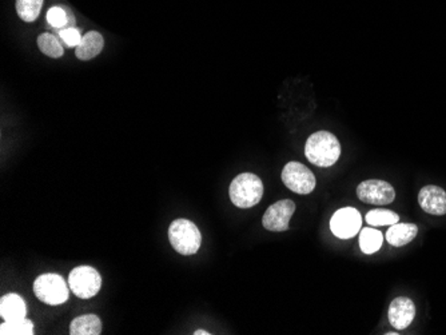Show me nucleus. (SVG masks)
Here are the masks:
<instances>
[{
    "instance_id": "obj_23",
    "label": "nucleus",
    "mask_w": 446,
    "mask_h": 335,
    "mask_svg": "<svg viewBox=\"0 0 446 335\" xmlns=\"http://www.w3.org/2000/svg\"><path fill=\"white\" fill-rule=\"evenodd\" d=\"M195 335H210L212 333H207V332H205V330H196L195 333H194Z\"/></svg>"
},
{
    "instance_id": "obj_6",
    "label": "nucleus",
    "mask_w": 446,
    "mask_h": 335,
    "mask_svg": "<svg viewBox=\"0 0 446 335\" xmlns=\"http://www.w3.org/2000/svg\"><path fill=\"white\" fill-rule=\"evenodd\" d=\"M282 182L299 195H307L316 189L314 174L299 162H289L282 170Z\"/></svg>"
},
{
    "instance_id": "obj_12",
    "label": "nucleus",
    "mask_w": 446,
    "mask_h": 335,
    "mask_svg": "<svg viewBox=\"0 0 446 335\" xmlns=\"http://www.w3.org/2000/svg\"><path fill=\"white\" fill-rule=\"evenodd\" d=\"M105 47V39L102 34L97 31H90L82 38V42L75 50V55L79 61H91L98 57Z\"/></svg>"
},
{
    "instance_id": "obj_20",
    "label": "nucleus",
    "mask_w": 446,
    "mask_h": 335,
    "mask_svg": "<svg viewBox=\"0 0 446 335\" xmlns=\"http://www.w3.org/2000/svg\"><path fill=\"white\" fill-rule=\"evenodd\" d=\"M400 216L390 210H372L366 215V222L370 226H392L398 223Z\"/></svg>"
},
{
    "instance_id": "obj_7",
    "label": "nucleus",
    "mask_w": 446,
    "mask_h": 335,
    "mask_svg": "<svg viewBox=\"0 0 446 335\" xmlns=\"http://www.w3.org/2000/svg\"><path fill=\"white\" fill-rule=\"evenodd\" d=\"M360 211L354 207H343L334 212L330 219V230L341 239H350L361 230Z\"/></svg>"
},
{
    "instance_id": "obj_3",
    "label": "nucleus",
    "mask_w": 446,
    "mask_h": 335,
    "mask_svg": "<svg viewBox=\"0 0 446 335\" xmlns=\"http://www.w3.org/2000/svg\"><path fill=\"white\" fill-rule=\"evenodd\" d=\"M169 239L174 250L181 255H194L196 254L201 243V231L189 219H176L169 227Z\"/></svg>"
},
{
    "instance_id": "obj_21",
    "label": "nucleus",
    "mask_w": 446,
    "mask_h": 335,
    "mask_svg": "<svg viewBox=\"0 0 446 335\" xmlns=\"http://www.w3.org/2000/svg\"><path fill=\"white\" fill-rule=\"evenodd\" d=\"M47 21L54 28L64 30L68 24V10L59 6L51 7L47 12Z\"/></svg>"
},
{
    "instance_id": "obj_10",
    "label": "nucleus",
    "mask_w": 446,
    "mask_h": 335,
    "mask_svg": "<svg viewBox=\"0 0 446 335\" xmlns=\"http://www.w3.org/2000/svg\"><path fill=\"white\" fill-rule=\"evenodd\" d=\"M416 316V306L406 296L396 298L389 306V321L397 330H404Z\"/></svg>"
},
{
    "instance_id": "obj_22",
    "label": "nucleus",
    "mask_w": 446,
    "mask_h": 335,
    "mask_svg": "<svg viewBox=\"0 0 446 335\" xmlns=\"http://www.w3.org/2000/svg\"><path fill=\"white\" fill-rule=\"evenodd\" d=\"M59 37L65 43L67 47H78L79 43L82 42V38H83L81 31L77 27H70V28L61 30Z\"/></svg>"
},
{
    "instance_id": "obj_4",
    "label": "nucleus",
    "mask_w": 446,
    "mask_h": 335,
    "mask_svg": "<svg viewBox=\"0 0 446 335\" xmlns=\"http://www.w3.org/2000/svg\"><path fill=\"white\" fill-rule=\"evenodd\" d=\"M34 293L39 301L50 306H59L68 301L70 290L63 276L58 274H42L34 282Z\"/></svg>"
},
{
    "instance_id": "obj_2",
    "label": "nucleus",
    "mask_w": 446,
    "mask_h": 335,
    "mask_svg": "<svg viewBox=\"0 0 446 335\" xmlns=\"http://www.w3.org/2000/svg\"><path fill=\"white\" fill-rule=\"evenodd\" d=\"M229 195L234 206L239 209L254 207L263 196V183L255 174H239L230 185Z\"/></svg>"
},
{
    "instance_id": "obj_14",
    "label": "nucleus",
    "mask_w": 446,
    "mask_h": 335,
    "mask_svg": "<svg viewBox=\"0 0 446 335\" xmlns=\"http://www.w3.org/2000/svg\"><path fill=\"white\" fill-rule=\"evenodd\" d=\"M417 232L418 227L413 223H396L386 232V241L394 247H403L417 236Z\"/></svg>"
},
{
    "instance_id": "obj_15",
    "label": "nucleus",
    "mask_w": 446,
    "mask_h": 335,
    "mask_svg": "<svg viewBox=\"0 0 446 335\" xmlns=\"http://www.w3.org/2000/svg\"><path fill=\"white\" fill-rule=\"evenodd\" d=\"M102 333V322L95 314L81 315L70 325L71 335H99Z\"/></svg>"
},
{
    "instance_id": "obj_19",
    "label": "nucleus",
    "mask_w": 446,
    "mask_h": 335,
    "mask_svg": "<svg viewBox=\"0 0 446 335\" xmlns=\"http://www.w3.org/2000/svg\"><path fill=\"white\" fill-rule=\"evenodd\" d=\"M1 335H32L34 334V325L31 321L21 318L15 321H4L0 326Z\"/></svg>"
},
{
    "instance_id": "obj_5",
    "label": "nucleus",
    "mask_w": 446,
    "mask_h": 335,
    "mask_svg": "<svg viewBox=\"0 0 446 335\" xmlns=\"http://www.w3.org/2000/svg\"><path fill=\"white\" fill-rule=\"evenodd\" d=\"M68 285L72 293L81 299L94 298L102 287V276L91 266H78L68 275Z\"/></svg>"
},
{
    "instance_id": "obj_18",
    "label": "nucleus",
    "mask_w": 446,
    "mask_h": 335,
    "mask_svg": "<svg viewBox=\"0 0 446 335\" xmlns=\"http://www.w3.org/2000/svg\"><path fill=\"white\" fill-rule=\"evenodd\" d=\"M44 0H17V12L21 21L31 23L38 19Z\"/></svg>"
},
{
    "instance_id": "obj_1",
    "label": "nucleus",
    "mask_w": 446,
    "mask_h": 335,
    "mask_svg": "<svg viewBox=\"0 0 446 335\" xmlns=\"http://www.w3.org/2000/svg\"><path fill=\"white\" fill-rule=\"evenodd\" d=\"M305 155L318 168H330L340 159V141L329 131L314 132L306 141Z\"/></svg>"
},
{
    "instance_id": "obj_9",
    "label": "nucleus",
    "mask_w": 446,
    "mask_h": 335,
    "mask_svg": "<svg viewBox=\"0 0 446 335\" xmlns=\"http://www.w3.org/2000/svg\"><path fill=\"white\" fill-rule=\"evenodd\" d=\"M296 212V203L290 199L279 201L266 210L262 225L266 230L279 231L289 230V222Z\"/></svg>"
},
{
    "instance_id": "obj_13",
    "label": "nucleus",
    "mask_w": 446,
    "mask_h": 335,
    "mask_svg": "<svg viewBox=\"0 0 446 335\" xmlns=\"http://www.w3.org/2000/svg\"><path fill=\"white\" fill-rule=\"evenodd\" d=\"M27 306L24 299L18 294L4 295L0 299V316L3 321H15L26 318Z\"/></svg>"
},
{
    "instance_id": "obj_11",
    "label": "nucleus",
    "mask_w": 446,
    "mask_h": 335,
    "mask_svg": "<svg viewBox=\"0 0 446 335\" xmlns=\"http://www.w3.org/2000/svg\"><path fill=\"white\" fill-rule=\"evenodd\" d=\"M418 203L427 214L445 215L446 191L434 185L425 186L418 194Z\"/></svg>"
},
{
    "instance_id": "obj_16",
    "label": "nucleus",
    "mask_w": 446,
    "mask_h": 335,
    "mask_svg": "<svg viewBox=\"0 0 446 335\" xmlns=\"http://www.w3.org/2000/svg\"><path fill=\"white\" fill-rule=\"evenodd\" d=\"M383 242V236L381 231L372 227L362 229L361 235H360V246H361L362 252L374 254L381 249Z\"/></svg>"
},
{
    "instance_id": "obj_8",
    "label": "nucleus",
    "mask_w": 446,
    "mask_h": 335,
    "mask_svg": "<svg viewBox=\"0 0 446 335\" xmlns=\"http://www.w3.org/2000/svg\"><path fill=\"white\" fill-rule=\"evenodd\" d=\"M357 196L362 202L369 205H389L396 198V191L393 186L385 181L370 179L365 181L357 187Z\"/></svg>"
},
{
    "instance_id": "obj_17",
    "label": "nucleus",
    "mask_w": 446,
    "mask_h": 335,
    "mask_svg": "<svg viewBox=\"0 0 446 335\" xmlns=\"http://www.w3.org/2000/svg\"><path fill=\"white\" fill-rule=\"evenodd\" d=\"M38 47L44 55H47L50 58L58 59V58L63 57V47L59 42V39L52 34H48V32L41 34L38 37Z\"/></svg>"
}]
</instances>
